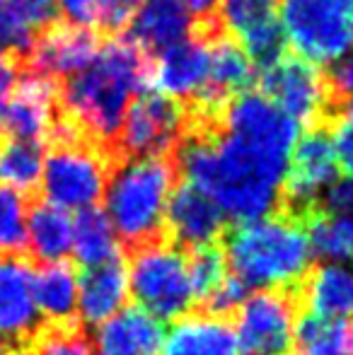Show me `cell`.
<instances>
[{"label": "cell", "instance_id": "obj_31", "mask_svg": "<svg viewBox=\"0 0 353 355\" xmlns=\"http://www.w3.org/2000/svg\"><path fill=\"white\" fill-rule=\"evenodd\" d=\"M34 42H37V29L17 12L10 0H0V51L17 56L24 63Z\"/></svg>", "mask_w": 353, "mask_h": 355}, {"label": "cell", "instance_id": "obj_37", "mask_svg": "<svg viewBox=\"0 0 353 355\" xmlns=\"http://www.w3.org/2000/svg\"><path fill=\"white\" fill-rule=\"evenodd\" d=\"M17 8V12L32 24L37 32L51 27L58 19V0H10Z\"/></svg>", "mask_w": 353, "mask_h": 355}, {"label": "cell", "instance_id": "obj_28", "mask_svg": "<svg viewBox=\"0 0 353 355\" xmlns=\"http://www.w3.org/2000/svg\"><path fill=\"white\" fill-rule=\"evenodd\" d=\"M44 145L29 138H8L0 143V184H8L19 191H32L42 182Z\"/></svg>", "mask_w": 353, "mask_h": 355}, {"label": "cell", "instance_id": "obj_39", "mask_svg": "<svg viewBox=\"0 0 353 355\" xmlns=\"http://www.w3.org/2000/svg\"><path fill=\"white\" fill-rule=\"evenodd\" d=\"M22 66L17 56L0 51V107L8 102V97L12 94V89L17 87L19 78H22Z\"/></svg>", "mask_w": 353, "mask_h": 355}, {"label": "cell", "instance_id": "obj_12", "mask_svg": "<svg viewBox=\"0 0 353 355\" xmlns=\"http://www.w3.org/2000/svg\"><path fill=\"white\" fill-rule=\"evenodd\" d=\"M223 34L218 19L196 22L193 32L182 42L160 51L153 63V85L160 92L189 104L203 92L211 75V39Z\"/></svg>", "mask_w": 353, "mask_h": 355}, {"label": "cell", "instance_id": "obj_25", "mask_svg": "<svg viewBox=\"0 0 353 355\" xmlns=\"http://www.w3.org/2000/svg\"><path fill=\"white\" fill-rule=\"evenodd\" d=\"M293 355H353V319L307 312L295 322Z\"/></svg>", "mask_w": 353, "mask_h": 355}, {"label": "cell", "instance_id": "obj_17", "mask_svg": "<svg viewBox=\"0 0 353 355\" xmlns=\"http://www.w3.org/2000/svg\"><path fill=\"white\" fill-rule=\"evenodd\" d=\"M225 220L221 206L203 189L184 179L182 187L172 191L165 225L182 249H198L208 247L221 237Z\"/></svg>", "mask_w": 353, "mask_h": 355}, {"label": "cell", "instance_id": "obj_4", "mask_svg": "<svg viewBox=\"0 0 353 355\" xmlns=\"http://www.w3.org/2000/svg\"><path fill=\"white\" fill-rule=\"evenodd\" d=\"M177 172L167 155L117 159L104 189V211L123 244L141 247L162 237Z\"/></svg>", "mask_w": 353, "mask_h": 355}, {"label": "cell", "instance_id": "obj_15", "mask_svg": "<svg viewBox=\"0 0 353 355\" xmlns=\"http://www.w3.org/2000/svg\"><path fill=\"white\" fill-rule=\"evenodd\" d=\"M61 116L58 83L42 73L27 71L0 107V136L44 141Z\"/></svg>", "mask_w": 353, "mask_h": 355}, {"label": "cell", "instance_id": "obj_29", "mask_svg": "<svg viewBox=\"0 0 353 355\" xmlns=\"http://www.w3.org/2000/svg\"><path fill=\"white\" fill-rule=\"evenodd\" d=\"M29 206L24 191L0 184V254H19L27 249Z\"/></svg>", "mask_w": 353, "mask_h": 355}, {"label": "cell", "instance_id": "obj_27", "mask_svg": "<svg viewBox=\"0 0 353 355\" xmlns=\"http://www.w3.org/2000/svg\"><path fill=\"white\" fill-rule=\"evenodd\" d=\"M312 254L322 261H353V225L341 215L322 208L305 213Z\"/></svg>", "mask_w": 353, "mask_h": 355}, {"label": "cell", "instance_id": "obj_19", "mask_svg": "<svg viewBox=\"0 0 353 355\" xmlns=\"http://www.w3.org/2000/svg\"><path fill=\"white\" fill-rule=\"evenodd\" d=\"M160 355H240V341L223 314H182L165 331Z\"/></svg>", "mask_w": 353, "mask_h": 355}, {"label": "cell", "instance_id": "obj_38", "mask_svg": "<svg viewBox=\"0 0 353 355\" xmlns=\"http://www.w3.org/2000/svg\"><path fill=\"white\" fill-rule=\"evenodd\" d=\"M325 208L346 218L353 225V174L332 184V189L325 196Z\"/></svg>", "mask_w": 353, "mask_h": 355}, {"label": "cell", "instance_id": "obj_11", "mask_svg": "<svg viewBox=\"0 0 353 355\" xmlns=\"http://www.w3.org/2000/svg\"><path fill=\"white\" fill-rule=\"evenodd\" d=\"M240 351L247 355H291L295 334V300L283 290H257L237 307Z\"/></svg>", "mask_w": 353, "mask_h": 355}, {"label": "cell", "instance_id": "obj_22", "mask_svg": "<svg viewBox=\"0 0 353 355\" xmlns=\"http://www.w3.org/2000/svg\"><path fill=\"white\" fill-rule=\"evenodd\" d=\"M73 232H76V218L66 208L51 201L29 208L27 249L37 261H61L73 254Z\"/></svg>", "mask_w": 353, "mask_h": 355}, {"label": "cell", "instance_id": "obj_3", "mask_svg": "<svg viewBox=\"0 0 353 355\" xmlns=\"http://www.w3.org/2000/svg\"><path fill=\"white\" fill-rule=\"evenodd\" d=\"M307 227L288 215L245 220L225 239L230 271L250 290H286L305 281L312 263Z\"/></svg>", "mask_w": 353, "mask_h": 355}, {"label": "cell", "instance_id": "obj_35", "mask_svg": "<svg viewBox=\"0 0 353 355\" xmlns=\"http://www.w3.org/2000/svg\"><path fill=\"white\" fill-rule=\"evenodd\" d=\"M327 80H329L334 114L339 112V109L353 104V46L339 58V61L332 63L329 73H327Z\"/></svg>", "mask_w": 353, "mask_h": 355}, {"label": "cell", "instance_id": "obj_40", "mask_svg": "<svg viewBox=\"0 0 353 355\" xmlns=\"http://www.w3.org/2000/svg\"><path fill=\"white\" fill-rule=\"evenodd\" d=\"M146 0H112V15H109V32H119L131 22L136 12Z\"/></svg>", "mask_w": 353, "mask_h": 355}, {"label": "cell", "instance_id": "obj_34", "mask_svg": "<svg viewBox=\"0 0 353 355\" xmlns=\"http://www.w3.org/2000/svg\"><path fill=\"white\" fill-rule=\"evenodd\" d=\"M332 133V141H334L336 159H339V167L346 174H353V104L339 109L334 116L327 121Z\"/></svg>", "mask_w": 353, "mask_h": 355}, {"label": "cell", "instance_id": "obj_1", "mask_svg": "<svg viewBox=\"0 0 353 355\" xmlns=\"http://www.w3.org/2000/svg\"><path fill=\"white\" fill-rule=\"evenodd\" d=\"M300 123L264 92L235 94L218 116H193L175 148L177 169L227 220L264 218L283 201Z\"/></svg>", "mask_w": 353, "mask_h": 355}, {"label": "cell", "instance_id": "obj_30", "mask_svg": "<svg viewBox=\"0 0 353 355\" xmlns=\"http://www.w3.org/2000/svg\"><path fill=\"white\" fill-rule=\"evenodd\" d=\"M189 271H191L196 300H201V302L218 288V285L225 281L227 276H230V266H227L225 252L216 249L213 244L193 249V254L189 257Z\"/></svg>", "mask_w": 353, "mask_h": 355}, {"label": "cell", "instance_id": "obj_9", "mask_svg": "<svg viewBox=\"0 0 353 355\" xmlns=\"http://www.w3.org/2000/svg\"><path fill=\"white\" fill-rule=\"evenodd\" d=\"M261 92L300 126H320L334 116L327 75L302 56H281L261 71Z\"/></svg>", "mask_w": 353, "mask_h": 355}, {"label": "cell", "instance_id": "obj_10", "mask_svg": "<svg viewBox=\"0 0 353 355\" xmlns=\"http://www.w3.org/2000/svg\"><path fill=\"white\" fill-rule=\"evenodd\" d=\"M339 169L329 126H310L293 148L291 167L283 184V201L291 211L300 215L310 213L312 208H317L320 198L327 196Z\"/></svg>", "mask_w": 353, "mask_h": 355}, {"label": "cell", "instance_id": "obj_20", "mask_svg": "<svg viewBox=\"0 0 353 355\" xmlns=\"http://www.w3.org/2000/svg\"><path fill=\"white\" fill-rule=\"evenodd\" d=\"M128 295H131V278L128 266L121 259L85 266L80 276V297H78V314L83 324L97 327L107 322L109 317L126 307Z\"/></svg>", "mask_w": 353, "mask_h": 355}, {"label": "cell", "instance_id": "obj_2", "mask_svg": "<svg viewBox=\"0 0 353 355\" xmlns=\"http://www.w3.org/2000/svg\"><path fill=\"white\" fill-rule=\"evenodd\" d=\"M148 85H153L150 53L131 37H117L92 63L58 83L61 114L112 155L128 107Z\"/></svg>", "mask_w": 353, "mask_h": 355}, {"label": "cell", "instance_id": "obj_24", "mask_svg": "<svg viewBox=\"0 0 353 355\" xmlns=\"http://www.w3.org/2000/svg\"><path fill=\"white\" fill-rule=\"evenodd\" d=\"M302 297L310 312L353 319V263L327 261L305 278Z\"/></svg>", "mask_w": 353, "mask_h": 355}, {"label": "cell", "instance_id": "obj_26", "mask_svg": "<svg viewBox=\"0 0 353 355\" xmlns=\"http://www.w3.org/2000/svg\"><path fill=\"white\" fill-rule=\"evenodd\" d=\"M119 237L117 227L112 225L107 211L85 208L76 215V232H73V254L83 266H97V263L119 259Z\"/></svg>", "mask_w": 353, "mask_h": 355}, {"label": "cell", "instance_id": "obj_14", "mask_svg": "<svg viewBox=\"0 0 353 355\" xmlns=\"http://www.w3.org/2000/svg\"><path fill=\"white\" fill-rule=\"evenodd\" d=\"M34 268L17 254H0V355H12L39 329Z\"/></svg>", "mask_w": 353, "mask_h": 355}, {"label": "cell", "instance_id": "obj_6", "mask_svg": "<svg viewBox=\"0 0 353 355\" xmlns=\"http://www.w3.org/2000/svg\"><path fill=\"white\" fill-rule=\"evenodd\" d=\"M128 278L138 307L148 309L162 322L182 317L196 302L189 257L177 242L157 237L141 244L128 263Z\"/></svg>", "mask_w": 353, "mask_h": 355}, {"label": "cell", "instance_id": "obj_32", "mask_svg": "<svg viewBox=\"0 0 353 355\" xmlns=\"http://www.w3.org/2000/svg\"><path fill=\"white\" fill-rule=\"evenodd\" d=\"M29 355H94V346L78 327L51 324V329L32 338Z\"/></svg>", "mask_w": 353, "mask_h": 355}, {"label": "cell", "instance_id": "obj_5", "mask_svg": "<svg viewBox=\"0 0 353 355\" xmlns=\"http://www.w3.org/2000/svg\"><path fill=\"white\" fill-rule=\"evenodd\" d=\"M112 162V155L83 133L51 138L39 182L44 198L71 213L92 208L104 198Z\"/></svg>", "mask_w": 353, "mask_h": 355}, {"label": "cell", "instance_id": "obj_7", "mask_svg": "<svg viewBox=\"0 0 353 355\" xmlns=\"http://www.w3.org/2000/svg\"><path fill=\"white\" fill-rule=\"evenodd\" d=\"M278 17L293 51L317 66L353 46V0H283Z\"/></svg>", "mask_w": 353, "mask_h": 355}, {"label": "cell", "instance_id": "obj_33", "mask_svg": "<svg viewBox=\"0 0 353 355\" xmlns=\"http://www.w3.org/2000/svg\"><path fill=\"white\" fill-rule=\"evenodd\" d=\"M58 10L68 22L109 32L112 0H58Z\"/></svg>", "mask_w": 353, "mask_h": 355}, {"label": "cell", "instance_id": "obj_23", "mask_svg": "<svg viewBox=\"0 0 353 355\" xmlns=\"http://www.w3.org/2000/svg\"><path fill=\"white\" fill-rule=\"evenodd\" d=\"M34 293L44 319L51 324H71L78 314V297H80V278L76 268L61 261H46L34 276Z\"/></svg>", "mask_w": 353, "mask_h": 355}, {"label": "cell", "instance_id": "obj_41", "mask_svg": "<svg viewBox=\"0 0 353 355\" xmlns=\"http://www.w3.org/2000/svg\"><path fill=\"white\" fill-rule=\"evenodd\" d=\"M187 5V10L193 15L196 22H211V19H218V5L221 0H182Z\"/></svg>", "mask_w": 353, "mask_h": 355}, {"label": "cell", "instance_id": "obj_13", "mask_svg": "<svg viewBox=\"0 0 353 355\" xmlns=\"http://www.w3.org/2000/svg\"><path fill=\"white\" fill-rule=\"evenodd\" d=\"M218 22L264 71L286 56L288 39L278 17L276 0H221Z\"/></svg>", "mask_w": 353, "mask_h": 355}, {"label": "cell", "instance_id": "obj_16", "mask_svg": "<svg viewBox=\"0 0 353 355\" xmlns=\"http://www.w3.org/2000/svg\"><path fill=\"white\" fill-rule=\"evenodd\" d=\"M99 49H102V39L97 29L73 22H53L51 27L42 29V37H37L24 68L61 83L92 63Z\"/></svg>", "mask_w": 353, "mask_h": 355}, {"label": "cell", "instance_id": "obj_21", "mask_svg": "<svg viewBox=\"0 0 353 355\" xmlns=\"http://www.w3.org/2000/svg\"><path fill=\"white\" fill-rule=\"evenodd\" d=\"M196 19L182 0H146L126 24L131 37L148 53H160L193 32Z\"/></svg>", "mask_w": 353, "mask_h": 355}, {"label": "cell", "instance_id": "obj_36", "mask_svg": "<svg viewBox=\"0 0 353 355\" xmlns=\"http://www.w3.org/2000/svg\"><path fill=\"white\" fill-rule=\"evenodd\" d=\"M247 293H250V288L230 271V276L203 300V304H206V309L213 314H227V312H235V309L245 302Z\"/></svg>", "mask_w": 353, "mask_h": 355}, {"label": "cell", "instance_id": "obj_8", "mask_svg": "<svg viewBox=\"0 0 353 355\" xmlns=\"http://www.w3.org/2000/svg\"><path fill=\"white\" fill-rule=\"evenodd\" d=\"M187 104L160 89H143L123 116L121 131L112 145V157L167 155L177 148L179 138L187 131Z\"/></svg>", "mask_w": 353, "mask_h": 355}, {"label": "cell", "instance_id": "obj_18", "mask_svg": "<svg viewBox=\"0 0 353 355\" xmlns=\"http://www.w3.org/2000/svg\"><path fill=\"white\" fill-rule=\"evenodd\" d=\"M162 341V319L143 307H123L97 324L94 355H160Z\"/></svg>", "mask_w": 353, "mask_h": 355}]
</instances>
